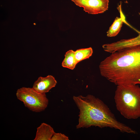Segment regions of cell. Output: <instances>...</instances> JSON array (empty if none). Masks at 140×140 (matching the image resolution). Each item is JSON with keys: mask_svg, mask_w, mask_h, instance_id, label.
Segmentation results:
<instances>
[{"mask_svg": "<svg viewBox=\"0 0 140 140\" xmlns=\"http://www.w3.org/2000/svg\"><path fill=\"white\" fill-rule=\"evenodd\" d=\"M99 68L102 76L117 86L140 85V45L111 53Z\"/></svg>", "mask_w": 140, "mask_h": 140, "instance_id": "cell-1", "label": "cell"}, {"mask_svg": "<svg viewBox=\"0 0 140 140\" xmlns=\"http://www.w3.org/2000/svg\"><path fill=\"white\" fill-rule=\"evenodd\" d=\"M73 99L79 110L76 129L93 126L114 128L123 133H137L129 126L118 121L108 106L93 95L73 96Z\"/></svg>", "mask_w": 140, "mask_h": 140, "instance_id": "cell-2", "label": "cell"}, {"mask_svg": "<svg viewBox=\"0 0 140 140\" xmlns=\"http://www.w3.org/2000/svg\"><path fill=\"white\" fill-rule=\"evenodd\" d=\"M114 99L117 109L125 118L140 117V87L137 85L117 86Z\"/></svg>", "mask_w": 140, "mask_h": 140, "instance_id": "cell-3", "label": "cell"}, {"mask_svg": "<svg viewBox=\"0 0 140 140\" xmlns=\"http://www.w3.org/2000/svg\"><path fill=\"white\" fill-rule=\"evenodd\" d=\"M16 95L17 99L33 111L40 112L47 107L48 100L45 93H39L32 88L22 87L18 89Z\"/></svg>", "mask_w": 140, "mask_h": 140, "instance_id": "cell-4", "label": "cell"}, {"mask_svg": "<svg viewBox=\"0 0 140 140\" xmlns=\"http://www.w3.org/2000/svg\"><path fill=\"white\" fill-rule=\"evenodd\" d=\"M76 5L83 7L88 13L95 15L108 10L109 0H71Z\"/></svg>", "mask_w": 140, "mask_h": 140, "instance_id": "cell-5", "label": "cell"}, {"mask_svg": "<svg viewBox=\"0 0 140 140\" xmlns=\"http://www.w3.org/2000/svg\"><path fill=\"white\" fill-rule=\"evenodd\" d=\"M57 83L52 75H48L44 77L40 76L34 82L32 88L39 93H45L54 87Z\"/></svg>", "mask_w": 140, "mask_h": 140, "instance_id": "cell-6", "label": "cell"}, {"mask_svg": "<svg viewBox=\"0 0 140 140\" xmlns=\"http://www.w3.org/2000/svg\"><path fill=\"white\" fill-rule=\"evenodd\" d=\"M140 45V34L136 37L123 39L109 44L108 49L111 53L126 48Z\"/></svg>", "mask_w": 140, "mask_h": 140, "instance_id": "cell-7", "label": "cell"}, {"mask_svg": "<svg viewBox=\"0 0 140 140\" xmlns=\"http://www.w3.org/2000/svg\"><path fill=\"white\" fill-rule=\"evenodd\" d=\"M55 133L53 129L50 125L43 123L37 128L34 140H51Z\"/></svg>", "mask_w": 140, "mask_h": 140, "instance_id": "cell-8", "label": "cell"}, {"mask_svg": "<svg viewBox=\"0 0 140 140\" xmlns=\"http://www.w3.org/2000/svg\"><path fill=\"white\" fill-rule=\"evenodd\" d=\"M62 63V66L72 70L78 64L75 57V51L70 50L67 51Z\"/></svg>", "mask_w": 140, "mask_h": 140, "instance_id": "cell-9", "label": "cell"}, {"mask_svg": "<svg viewBox=\"0 0 140 140\" xmlns=\"http://www.w3.org/2000/svg\"><path fill=\"white\" fill-rule=\"evenodd\" d=\"M123 18V16L120 17H116L107 32V37H114L118 33L124 22Z\"/></svg>", "mask_w": 140, "mask_h": 140, "instance_id": "cell-10", "label": "cell"}, {"mask_svg": "<svg viewBox=\"0 0 140 140\" xmlns=\"http://www.w3.org/2000/svg\"><path fill=\"white\" fill-rule=\"evenodd\" d=\"M92 48L90 47L78 49L75 51V57L78 63L81 61L89 58L93 54Z\"/></svg>", "mask_w": 140, "mask_h": 140, "instance_id": "cell-11", "label": "cell"}, {"mask_svg": "<svg viewBox=\"0 0 140 140\" xmlns=\"http://www.w3.org/2000/svg\"><path fill=\"white\" fill-rule=\"evenodd\" d=\"M68 137L60 133L55 132L52 137L51 140H68Z\"/></svg>", "mask_w": 140, "mask_h": 140, "instance_id": "cell-12", "label": "cell"}]
</instances>
